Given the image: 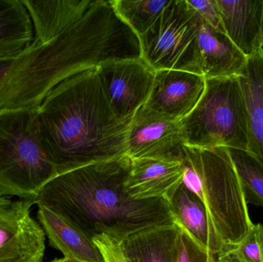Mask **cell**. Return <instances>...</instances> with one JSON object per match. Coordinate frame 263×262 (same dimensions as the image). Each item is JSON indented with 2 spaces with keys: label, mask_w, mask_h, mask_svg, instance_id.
<instances>
[{
  "label": "cell",
  "mask_w": 263,
  "mask_h": 262,
  "mask_svg": "<svg viewBox=\"0 0 263 262\" xmlns=\"http://www.w3.org/2000/svg\"><path fill=\"white\" fill-rule=\"evenodd\" d=\"M140 57L139 36L110 1L97 0L80 22L60 35L46 41L33 37L0 84V110L40 107L69 77L108 60Z\"/></svg>",
  "instance_id": "6da1fadb"
},
{
  "label": "cell",
  "mask_w": 263,
  "mask_h": 262,
  "mask_svg": "<svg viewBox=\"0 0 263 262\" xmlns=\"http://www.w3.org/2000/svg\"><path fill=\"white\" fill-rule=\"evenodd\" d=\"M15 59V58H14ZM14 59L4 60L0 61V84L3 82V78L9 72Z\"/></svg>",
  "instance_id": "4316f807"
},
{
  "label": "cell",
  "mask_w": 263,
  "mask_h": 262,
  "mask_svg": "<svg viewBox=\"0 0 263 262\" xmlns=\"http://www.w3.org/2000/svg\"><path fill=\"white\" fill-rule=\"evenodd\" d=\"M181 162L182 183L205 206L223 252L237 246L253 223L228 149L185 146Z\"/></svg>",
  "instance_id": "277c9868"
},
{
  "label": "cell",
  "mask_w": 263,
  "mask_h": 262,
  "mask_svg": "<svg viewBox=\"0 0 263 262\" xmlns=\"http://www.w3.org/2000/svg\"><path fill=\"white\" fill-rule=\"evenodd\" d=\"M40 226L49 244L66 259L77 262H105L100 249L72 223L43 206H38Z\"/></svg>",
  "instance_id": "e0dca14e"
},
{
  "label": "cell",
  "mask_w": 263,
  "mask_h": 262,
  "mask_svg": "<svg viewBox=\"0 0 263 262\" xmlns=\"http://www.w3.org/2000/svg\"><path fill=\"white\" fill-rule=\"evenodd\" d=\"M97 0H22L29 12L35 36L50 39L77 24Z\"/></svg>",
  "instance_id": "9a60e30c"
},
{
  "label": "cell",
  "mask_w": 263,
  "mask_h": 262,
  "mask_svg": "<svg viewBox=\"0 0 263 262\" xmlns=\"http://www.w3.org/2000/svg\"><path fill=\"white\" fill-rule=\"evenodd\" d=\"M196 55L199 75L205 78L240 76L248 60L224 32L202 18L196 39Z\"/></svg>",
  "instance_id": "4fadbf2b"
},
{
  "label": "cell",
  "mask_w": 263,
  "mask_h": 262,
  "mask_svg": "<svg viewBox=\"0 0 263 262\" xmlns=\"http://www.w3.org/2000/svg\"><path fill=\"white\" fill-rule=\"evenodd\" d=\"M187 2L207 23L225 33L216 0H187Z\"/></svg>",
  "instance_id": "d4e9b609"
},
{
  "label": "cell",
  "mask_w": 263,
  "mask_h": 262,
  "mask_svg": "<svg viewBox=\"0 0 263 262\" xmlns=\"http://www.w3.org/2000/svg\"><path fill=\"white\" fill-rule=\"evenodd\" d=\"M131 159L124 155L57 175L35 201L93 239L105 234L119 243L139 231L174 225L164 199L135 200L124 191Z\"/></svg>",
  "instance_id": "7a4b0ae2"
},
{
  "label": "cell",
  "mask_w": 263,
  "mask_h": 262,
  "mask_svg": "<svg viewBox=\"0 0 263 262\" xmlns=\"http://www.w3.org/2000/svg\"><path fill=\"white\" fill-rule=\"evenodd\" d=\"M202 17L187 0H171L154 24L139 36L142 58L154 69L199 73L196 39Z\"/></svg>",
  "instance_id": "52a82bcc"
},
{
  "label": "cell",
  "mask_w": 263,
  "mask_h": 262,
  "mask_svg": "<svg viewBox=\"0 0 263 262\" xmlns=\"http://www.w3.org/2000/svg\"><path fill=\"white\" fill-rule=\"evenodd\" d=\"M179 126L185 146L249 152L247 106L239 76L205 78L199 103Z\"/></svg>",
  "instance_id": "8992f818"
},
{
  "label": "cell",
  "mask_w": 263,
  "mask_h": 262,
  "mask_svg": "<svg viewBox=\"0 0 263 262\" xmlns=\"http://www.w3.org/2000/svg\"><path fill=\"white\" fill-rule=\"evenodd\" d=\"M181 229L176 224L132 234L120 243L127 262H177Z\"/></svg>",
  "instance_id": "ac0fdd59"
},
{
  "label": "cell",
  "mask_w": 263,
  "mask_h": 262,
  "mask_svg": "<svg viewBox=\"0 0 263 262\" xmlns=\"http://www.w3.org/2000/svg\"><path fill=\"white\" fill-rule=\"evenodd\" d=\"M247 106L249 152L263 166V51L250 57L239 76Z\"/></svg>",
  "instance_id": "d6986e66"
},
{
  "label": "cell",
  "mask_w": 263,
  "mask_h": 262,
  "mask_svg": "<svg viewBox=\"0 0 263 262\" xmlns=\"http://www.w3.org/2000/svg\"><path fill=\"white\" fill-rule=\"evenodd\" d=\"M184 168L177 160L131 159L124 191L135 200L164 199L170 201L183 180Z\"/></svg>",
  "instance_id": "7c38bea8"
},
{
  "label": "cell",
  "mask_w": 263,
  "mask_h": 262,
  "mask_svg": "<svg viewBox=\"0 0 263 262\" xmlns=\"http://www.w3.org/2000/svg\"><path fill=\"white\" fill-rule=\"evenodd\" d=\"M210 254V252L198 244L185 230L181 229L177 262H209Z\"/></svg>",
  "instance_id": "cb8c5ba5"
},
{
  "label": "cell",
  "mask_w": 263,
  "mask_h": 262,
  "mask_svg": "<svg viewBox=\"0 0 263 262\" xmlns=\"http://www.w3.org/2000/svg\"><path fill=\"white\" fill-rule=\"evenodd\" d=\"M171 0H112L117 15L140 36L148 30Z\"/></svg>",
  "instance_id": "44dd1931"
},
{
  "label": "cell",
  "mask_w": 263,
  "mask_h": 262,
  "mask_svg": "<svg viewBox=\"0 0 263 262\" xmlns=\"http://www.w3.org/2000/svg\"><path fill=\"white\" fill-rule=\"evenodd\" d=\"M106 99L119 120L131 123L146 103L156 71L142 58L108 60L97 67Z\"/></svg>",
  "instance_id": "ba28073f"
},
{
  "label": "cell",
  "mask_w": 263,
  "mask_h": 262,
  "mask_svg": "<svg viewBox=\"0 0 263 262\" xmlns=\"http://www.w3.org/2000/svg\"><path fill=\"white\" fill-rule=\"evenodd\" d=\"M175 224L185 230L198 244L213 255L223 252L205 206L182 183L168 201Z\"/></svg>",
  "instance_id": "2e32d148"
},
{
  "label": "cell",
  "mask_w": 263,
  "mask_h": 262,
  "mask_svg": "<svg viewBox=\"0 0 263 262\" xmlns=\"http://www.w3.org/2000/svg\"><path fill=\"white\" fill-rule=\"evenodd\" d=\"M104 258L105 262H127L123 252L120 243L109 235L102 234L92 239Z\"/></svg>",
  "instance_id": "484cf974"
},
{
  "label": "cell",
  "mask_w": 263,
  "mask_h": 262,
  "mask_svg": "<svg viewBox=\"0 0 263 262\" xmlns=\"http://www.w3.org/2000/svg\"><path fill=\"white\" fill-rule=\"evenodd\" d=\"M30 200L0 193V262H42L46 234L31 215Z\"/></svg>",
  "instance_id": "9c48e42d"
},
{
  "label": "cell",
  "mask_w": 263,
  "mask_h": 262,
  "mask_svg": "<svg viewBox=\"0 0 263 262\" xmlns=\"http://www.w3.org/2000/svg\"><path fill=\"white\" fill-rule=\"evenodd\" d=\"M57 175L43 146L39 107L0 110V193L35 204Z\"/></svg>",
  "instance_id": "5b68a950"
},
{
  "label": "cell",
  "mask_w": 263,
  "mask_h": 262,
  "mask_svg": "<svg viewBox=\"0 0 263 262\" xmlns=\"http://www.w3.org/2000/svg\"><path fill=\"white\" fill-rule=\"evenodd\" d=\"M217 258L219 262H236L225 254H219L217 255Z\"/></svg>",
  "instance_id": "83f0119b"
},
{
  "label": "cell",
  "mask_w": 263,
  "mask_h": 262,
  "mask_svg": "<svg viewBox=\"0 0 263 262\" xmlns=\"http://www.w3.org/2000/svg\"><path fill=\"white\" fill-rule=\"evenodd\" d=\"M262 51H263V43H262Z\"/></svg>",
  "instance_id": "4dcf8cb0"
},
{
  "label": "cell",
  "mask_w": 263,
  "mask_h": 262,
  "mask_svg": "<svg viewBox=\"0 0 263 262\" xmlns=\"http://www.w3.org/2000/svg\"><path fill=\"white\" fill-rule=\"evenodd\" d=\"M247 204L263 207V166L248 151L227 149Z\"/></svg>",
  "instance_id": "7402d4cb"
},
{
  "label": "cell",
  "mask_w": 263,
  "mask_h": 262,
  "mask_svg": "<svg viewBox=\"0 0 263 262\" xmlns=\"http://www.w3.org/2000/svg\"><path fill=\"white\" fill-rule=\"evenodd\" d=\"M205 78L185 71H156L149 98L144 106L155 113L179 122L196 107L203 94Z\"/></svg>",
  "instance_id": "8fae6325"
},
{
  "label": "cell",
  "mask_w": 263,
  "mask_h": 262,
  "mask_svg": "<svg viewBox=\"0 0 263 262\" xmlns=\"http://www.w3.org/2000/svg\"><path fill=\"white\" fill-rule=\"evenodd\" d=\"M224 32L247 58L262 50L263 0H216Z\"/></svg>",
  "instance_id": "5bb4252c"
},
{
  "label": "cell",
  "mask_w": 263,
  "mask_h": 262,
  "mask_svg": "<svg viewBox=\"0 0 263 262\" xmlns=\"http://www.w3.org/2000/svg\"><path fill=\"white\" fill-rule=\"evenodd\" d=\"M50 262H77V261H72V260L66 259V258H60V259H55V260H53V261H52Z\"/></svg>",
  "instance_id": "f546056e"
},
{
  "label": "cell",
  "mask_w": 263,
  "mask_h": 262,
  "mask_svg": "<svg viewBox=\"0 0 263 262\" xmlns=\"http://www.w3.org/2000/svg\"><path fill=\"white\" fill-rule=\"evenodd\" d=\"M45 151L59 175L126 155L130 123L114 115L97 67L55 86L39 107Z\"/></svg>",
  "instance_id": "3957f363"
},
{
  "label": "cell",
  "mask_w": 263,
  "mask_h": 262,
  "mask_svg": "<svg viewBox=\"0 0 263 262\" xmlns=\"http://www.w3.org/2000/svg\"><path fill=\"white\" fill-rule=\"evenodd\" d=\"M33 37V25L22 0H0V43L18 55Z\"/></svg>",
  "instance_id": "ffe728a7"
},
{
  "label": "cell",
  "mask_w": 263,
  "mask_h": 262,
  "mask_svg": "<svg viewBox=\"0 0 263 262\" xmlns=\"http://www.w3.org/2000/svg\"><path fill=\"white\" fill-rule=\"evenodd\" d=\"M209 262H219L218 261L217 255H213V254H210V261Z\"/></svg>",
  "instance_id": "f1b7e54d"
},
{
  "label": "cell",
  "mask_w": 263,
  "mask_h": 262,
  "mask_svg": "<svg viewBox=\"0 0 263 262\" xmlns=\"http://www.w3.org/2000/svg\"><path fill=\"white\" fill-rule=\"evenodd\" d=\"M185 146L179 122L165 118L143 106L129 125L126 155L130 159L181 161Z\"/></svg>",
  "instance_id": "30bf717a"
},
{
  "label": "cell",
  "mask_w": 263,
  "mask_h": 262,
  "mask_svg": "<svg viewBox=\"0 0 263 262\" xmlns=\"http://www.w3.org/2000/svg\"><path fill=\"white\" fill-rule=\"evenodd\" d=\"M220 254L236 262H263V225L253 223L237 246Z\"/></svg>",
  "instance_id": "603a6c76"
}]
</instances>
